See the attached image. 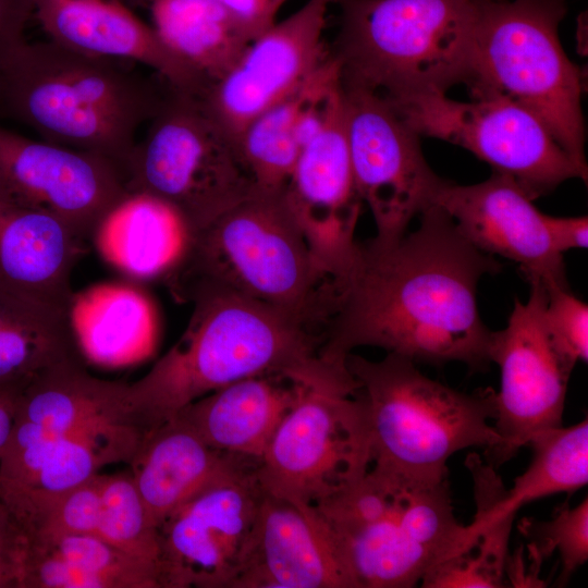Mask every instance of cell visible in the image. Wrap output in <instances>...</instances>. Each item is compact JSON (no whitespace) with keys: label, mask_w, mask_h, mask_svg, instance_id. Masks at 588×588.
<instances>
[{"label":"cell","mask_w":588,"mask_h":588,"mask_svg":"<svg viewBox=\"0 0 588 588\" xmlns=\"http://www.w3.org/2000/svg\"><path fill=\"white\" fill-rule=\"evenodd\" d=\"M419 226L393 242H358L347 270L332 280L320 355L344 364L362 346L414 363L489 366L492 331L482 322L477 286L503 266L478 250L434 205Z\"/></svg>","instance_id":"1"},{"label":"cell","mask_w":588,"mask_h":588,"mask_svg":"<svg viewBox=\"0 0 588 588\" xmlns=\"http://www.w3.org/2000/svg\"><path fill=\"white\" fill-rule=\"evenodd\" d=\"M182 302L193 305L185 331L144 377L128 383V419L144 436L189 403L248 377L282 375L307 383L344 369L321 357L317 330L229 289L198 284Z\"/></svg>","instance_id":"2"},{"label":"cell","mask_w":588,"mask_h":588,"mask_svg":"<svg viewBox=\"0 0 588 588\" xmlns=\"http://www.w3.org/2000/svg\"><path fill=\"white\" fill-rule=\"evenodd\" d=\"M130 64L49 39L26 41L0 68V110L40 139L105 156L124 170L139 127L166 94Z\"/></svg>","instance_id":"3"},{"label":"cell","mask_w":588,"mask_h":588,"mask_svg":"<svg viewBox=\"0 0 588 588\" xmlns=\"http://www.w3.org/2000/svg\"><path fill=\"white\" fill-rule=\"evenodd\" d=\"M330 283L282 193L255 189L196 231L185 264L167 285L180 301L195 285H219L321 334Z\"/></svg>","instance_id":"4"},{"label":"cell","mask_w":588,"mask_h":588,"mask_svg":"<svg viewBox=\"0 0 588 588\" xmlns=\"http://www.w3.org/2000/svg\"><path fill=\"white\" fill-rule=\"evenodd\" d=\"M341 82L392 102L464 83L478 0H341Z\"/></svg>","instance_id":"5"},{"label":"cell","mask_w":588,"mask_h":588,"mask_svg":"<svg viewBox=\"0 0 588 588\" xmlns=\"http://www.w3.org/2000/svg\"><path fill=\"white\" fill-rule=\"evenodd\" d=\"M345 365L365 399L371 466L416 480L448 478V461L468 448L492 456L502 439L489 424L495 391L471 393L425 376L413 360L387 353L370 360L350 353Z\"/></svg>","instance_id":"6"},{"label":"cell","mask_w":588,"mask_h":588,"mask_svg":"<svg viewBox=\"0 0 588 588\" xmlns=\"http://www.w3.org/2000/svg\"><path fill=\"white\" fill-rule=\"evenodd\" d=\"M318 512L356 588H411L457 546L448 478L416 480L375 468Z\"/></svg>","instance_id":"7"},{"label":"cell","mask_w":588,"mask_h":588,"mask_svg":"<svg viewBox=\"0 0 588 588\" xmlns=\"http://www.w3.org/2000/svg\"><path fill=\"white\" fill-rule=\"evenodd\" d=\"M464 84L473 99L503 98L535 113L587 172L583 74L559 25L566 0H482Z\"/></svg>","instance_id":"8"},{"label":"cell","mask_w":588,"mask_h":588,"mask_svg":"<svg viewBox=\"0 0 588 588\" xmlns=\"http://www.w3.org/2000/svg\"><path fill=\"white\" fill-rule=\"evenodd\" d=\"M124 173L128 192L163 199L196 231L255 191L235 143L199 98L168 85Z\"/></svg>","instance_id":"9"},{"label":"cell","mask_w":588,"mask_h":588,"mask_svg":"<svg viewBox=\"0 0 588 588\" xmlns=\"http://www.w3.org/2000/svg\"><path fill=\"white\" fill-rule=\"evenodd\" d=\"M371 466L368 411L351 372L301 383L257 467L262 489L315 505Z\"/></svg>","instance_id":"10"},{"label":"cell","mask_w":588,"mask_h":588,"mask_svg":"<svg viewBox=\"0 0 588 588\" xmlns=\"http://www.w3.org/2000/svg\"><path fill=\"white\" fill-rule=\"evenodd\" d=\"M389 103L419 136L467 149L493 172L511 177L532 200L569 179L587 180V172L546 124L516 102L503 98L466 102L446 94H425Z\"/></svg>","instance_id":"11"},{"label":"cell","mask_w":588,"mask_h":588,"mask_svg":"<svg viewBox=\"0 0 588 588\" xmlns=\"http://www.w3.org/2000/svg\"><path fill=\"white\" fill-rule=\"evenodd\" d=\"M342 88L357 192L375 220L373 237L396 241L415 217L434 206L446 181L428 166L420 136L388 101L360 88Z\"/></svg>","instance_id":"12"},{"label":"cell","mask_w":588,"mask_h":588,"mask_svg":"<svg viewBox=\"0 0 588 588\" xmlns=\"http://www.w3.org/2000/svg\"><path fill=\"white\" fill-rule=\"evenodd\" d=\"M257 467L221 479L162 522L160 588H234L265 493Z\"/></svg>","instance_id":"13"},{"label":"cell","mask_w":588,"mask_h":588,"mask_svg":"<svg viewBox=\"0 0 588 588\" xmlns=\"http://www.w3.org/2000/svg\"><path fill=\"white\" fill-rule=\"evenodd\" d=\"M529 286L527 302L515 298L506 327L491 335L489 359L501 372L493 427L502 444L490 456L493 466L511 460L537 433L563 426L575 367L558 351L546 328V285L532 282Z\"/></svg>","instance_id":"14"},{"label":"cell","mask_w":588,"mask_h":588,"mask_svg":"<svg viewBox=\"0 0 588 588\" xmlns=\"http://www.w3.org/2000/svg\"><path fill=\"white\" fill-rule=\"evenodd\" d=\"M127 193L113 160L0 125V196L60 220L84 242Z\"/></svg>","instance_id":"15"},{"label":"cell","mask_w":588,"mask_h":588,"mask_svg":"<svg viewBox=\"0 0 588 588\" xmlns=\"http://www.w3.org/2000/svg\"><path fill=\"white\" fill-rule=\"evenodd\" d=\"M330 3L332 0H308L297 12L274 23L199 97L235 145L256 117L294 93L328 57L322 32Z\"/></svg>","instance_id":"16"},{"label":"cell","mask_w":588,"mask_h":588,"mask_svg":"<svg viewBox=\"0 0 588 588\" xmlns=\"http://www.w3.org/2000/svg\"><path fill=\"white\" fill-rule=\"evenodd\" d=\"M282 197L309 248L333 280L350 267L362 199L345 127L344 98L304 144Z\"/></svg>","instance_id":"17"},{"label":"cell","mask_w":588,"mask_h":588,"mask_svg":"<svg viewBox=\"0 0 588 588\" xmlns=\"http://www.w3.org/2000/svg\"><path fill=\"white\" fill-rule=\"evenodd\" d=\"M434 205L478 250L515 261L529 284L568 287L563 255L551 244L544 213L511 177L493 172L473 185L446 181Z\"/></svg>","instance_id":"18"},{"label":"cell","mask_w":588,"mask_h":588,"mask_svg":"<svg viewBox=\"0 0 588 588\" xmlns=\"http://www.w3.org/2000/svg\"><path fill=\"white\" fill-rule=\"evenodd\" d=\"M234 588H356L313 505L265 491L253 542Z\"/></svg>","instance_id":"19"},{"label":"cell","mask_w":588,"mask_h":588,"mask_svg":"<svg viewBox=\"0 0 588 588\" xmlns=\"http://www.w3.org/2000/svg\"><path fill=\"white\" fill-rule=\"evenodd\" d=\"M34 16L49 40L71 50L143 64L198 98L209 85L121 0H37Z\"/></svg>","instance_id":"20"},{"label":"cell","mask_w":588,"mask_h":588,"mask_svg":"<svg viewBox=\"0 0 588 588\" xmlns=\"http://www.w3.org/2000/svg\"><path fill=\"white\" fill-rule=\"evenodd\" d=\"M84 244L60 220L0 196V293L68 317L71 273Z\"/></svg>","instance_id":"21"},{"label":"cell","mask_w":588,"mask_h":588,"mask_svg":"<svg viewBox=\"0 0 588 588\" xmlns=\"http://www.w3.org/2000/svg\"><path fill=\"white\" fill-rule=\"evenodd\" d=\"M143 433L125 424L42 434L14 426L0 460V489L62 490L77 486L107 465L130 464Z\"/></svg>","instance_id":"22"},{"label":"cell","mask_w":588,"mask_h":588,"mask_svg":"<svg viewBox=\"0 0 588 588\" xmlns=\"http://www.w3.org/2000/svg\"><path fill=\"white\" fill-rule=\"evenodd\" d=\"M258 462L213 449L181 417L146 433L128 464L158 528L174 511L221 479Z\"/></svg>","instance_id":"23"},{"label":"cell","mask_w":588,"mask_h":588,"mask_svg":"<svg viewBox=\"0 0 588 588\" xmlns=\"http://www.w3.org/2000/svg\"><path fill=\"white\" fill-rule=\"evenodd\" d=\"M196 229L172 205L145 192H128L102 218L94 241L100 256L138 280L166 285L185 264Z\"/></svg>","instance_id":"24"},{"label":"cell","mask_w":588,"mask_h":588,"mask_svg":"<svg viewBox=\"0 0 588 588\" xmlns=\"http://www.w3.org/2000/svg\"><path fill=\"white\" fill-rule=\"evenodd\" d=\"M301 383L282 375L248 377L189 403L175 416L213 449L259 463Z\"/></svg>","instance_id":"25"},{"label":"cell","mask_w":588,"mask_h":588,"mask_svg":"<svg viewBox=\"0 0 588 588\" xmlns=\"http://www.w3.org/2000/svg\"><path fill=\"white\" fill-rule=\"evenodd\" d=\"M69 324L83 358L123 368L149 358L160 335L158 309L142 289L107 282L73 293Z\"/></svg>","instance_id":"26"},{"label":"cell","mask_w":588,"mask_h":588,"mask_svg":"<svg viewBox=\"0 0 588 588\" xmlns=\"http://www.w3.org/2000/svg\"><path fill=\"white\" fill-rule=\"evenodd\" d=\"M339 77V62L329 52L301 87L244 128L236 148L256 191L283 192L304 144L320 126L326 91Z\"/></svg>","instance_id":"27"},{"label":"cell","mask_w":588,"mask_h":588,"mask_svg":"<svg viewBox=\"0 0 588 588\" xmlns=\"http://www.w3.org/2000/svg\"><path fill=\"white\" fill-rule=\"evenodd\" d=\"M531 460L511 489H505L491 464L474 461L468 470L474 482L476 520L515 516L524 505L555 494L573 493L588 482V420L541 431L527 443Z\"/></svg>","instance_id":"28"},{"label":"cell","mask_w":588,"mask_h":588,"mask_svg":"<svg viewBox=\"0 0 588 588\" xmlns=\"http://www.w3.org/2000/svg\"><path fill=\"white\" fill-rule=\"evenodd\" d=\"M127 390L126 382L90 375L83 357L66 359L39 372L20 391L14 426L42 434L108 424L132 426Z\"/></svg>","instance_id":"29"},{"label":"cell","mask_w":588,"mask_h":588,"mask_svg":"<svg viewBox=\"0 0 588 588\" xmlns=\"http://www.w3.org/2000/svg\"><path fill=\"white\" fill-rule=\"evenodd\" d=\"M17 588H160V584L154 564L97 536L59 535L26 539Z\"/></svg>","instance_id":"30"},{"label":"cell","mask_w":588,"mask_h":588,"mask_svg":"<svg viewBox=\"0 0 588 588\" xmlns=\"http://www.w3.org/2000/svg\"><path fill=\"white\" fill-rule=\"evenodd\" d=\"M154 29L163 44L209 84L222 76L249 41L213 0H151Z\"/></svg>","instance_id":"31"},{"label":"cell","mask_w":588,"mask_h":588,"mask_svg":"<svg viewBox=\"0 0 588 588\" xmlns=\"http://www.w3.org/2000/svg\"><path fill=\"white\" fill-rule=\"evenodd\" d=\"M78 357L68 317L0 293V385L22 390L46 368Z\"/></svg>","instance_id":"32"},{"label":"cell","mask_w":588,"mask_h":588,"mask_svg":"<svg viewBox=\"0 0 588 588\" xmlns=\"http://www.w3.org/2000/svg\"><path fill=\"white\" fill-rule=\"evenodd\" d=\"M103 474L62 490L0 489L7 506L26 539L59 535L96 536Z\"/></svg>","instance_id":"33"},{"label":"cell","mask_w":588,"mask_h":588,"mask_svg":"<svg viewBox=\"0 0 588 588\" xmlns=\"http://www.w3.org/2000/svg\"><path fill=\"white\" fill-rule=\"evenodd\" d=\"M96 536L158 568L159 531L149 517L131 470L103 474Z\"/></svg>","instance_id":"34"},{"label":"cell","mask_w":588,"mask_h":588,"mask_svg":"<svg viewBox=\"0 0 588 588\" xmlns=\"http://www.w3.org/2000/svg\"><path fill=\"white\" fill-rule=\"evenodd\" d=\"M519 530L528 540L536 572L553 552L559 553L561 572L556 585L563 587L588 560V499L574 507L562 504L549 520L522 519Z\"/></svg>","instance_id":"35"},{"label":"cell","mask_w":588,"mask_h":588,"mask_svg":"<svg viewBox=\"0 0 588 588\" xmlns=\"http://www.w3.org/2000/svg\"><path fill=\"white\" fill-rule=\"evenodd\" d=\"M543 311L546 328L558 351L572 365L588 359V306L569 287L550 285Z\"/></svg>","instance_id":"36"},{"label":"cell","mask_w":588,"mask_h":588,"mask_svg":"<svg viewBox=\"0 0 588 588\" xmlns=\"http://www.w3.org/2000/svg\"><path fill=\"white\" fill-rule=\"evenodd\" d=\"M250 42L274 24L280 9L275 0H213Z\"/></svg>","instance_id":"37"},{"label":"cell","mask_w":588,"mask_h":588,"mask_svg":"<svg viewBox=\"0 0 588 588\" xmlns=\"http://www.w3.org/2000/svg\"><path fill=\"white\" fill-rule=\"evenodd\" d=\"M26 539L0 500V588H17Z\"/></svg>","instance_id":"38"},{"label":"cell","mask_w":588,"mask_h":588,"mask_svg":"<svg viewBox=\"0 0 588 588\" xmlns=\"http://www.w3.org/2000/svg\"><path fill=\"white\" fill-rule=\"evenodd\" d=\"M37 0H0V68L26 42Z\"/></svg>","instance_id":"39"},{"label":"cell","mask_w":588,"mask_h":588,"mask_svg":"<svg viewBox=\"0 0 588 588\" xmlns=\"http://www.w3.org/2000/svg\"><path fill=\"white\" fill-rule=\"evenodd\" d=\"M547 231L553 248L563 253L574 248H587L588 218L552 217L544 215Z\"/></svg>","instance_id":"40"},{"label":"cell","mask_w":588,"mask_h":588,"mask_svg":"<svg viewBox=\"0 0 588 588\" xmlns=\"http://www.w3.org/2000/svg\"><path fill=\"white\" fill-rule=\"evenodd\" d=\"M20 391L0 385V460L14 429Z\"/></svg>","instance_id":"41"},{"label":"cell","mask_w":588,"mask_h":588,"mask_svg":"<svg viewBox=\"0 0 588 588\" xmlns=\"http://www.w3.org/2000/svg\"><path fill=\"white\" fill-rule=\"evenodd\" d=\"M124 2L127 7L134 8V7H142L147 4L148 2H151V0H121Z\"/></svg>","instance_id":"42"},{"label":"cell","mask_w":588,"mask_h":588,"mask_svg":"<svg viewBox=\"0 0 588 588\" xmlns=\"http://www.w3.org/2000/svg\"><path fill=\"white\" fill-rule=\"evenodd\" d=\"M280 5H282V3L286 0H275ZM341 0H332V2L334 3H339Z\"/></svg>","instance_id":"43"},{"label":"cell","mask_w":588,"mask_h":588,"mask_svg":"<svg viewBox=\"0 0 588 588\" xmlns=\"http://www.w3.org/2000/svg\"><path fill=\"white\" fill-rule=\"evenodd\" d=\"M478 1H482V0H478Z\"/></svg>","instance_id":"44"}]
</instances>
